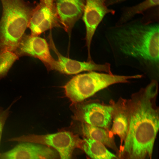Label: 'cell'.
<instances>
[{
    "instance_id": "6da1fadb",
    "label": "cell",
    "mask_w": 159,
    "mask_h": 159,
    "mask_svg": "<svg viewBox=\"0 0 159 159\" xmlns=\"http://www.w3.org/2000/svg\"><path fill=\"white\" fill-rule=\"evenodd\" d=\"M105 39L116 66L130 67L158 76L159 24L140 18L107 27Z\"/></svg>"
},
{
    "instance_id": "ac0fdd59",
    "label": "cell",
    "mask_w": 159,
    "mask_h": 159,
    "mask_svg": "<svg viewBox=\"0 0 159 159\" xmlns=\"http://www.w3.org/2000/svg\"><path fill=\"white\" fill-rule=\"evenodd\" d=\"M127 0H107L105 2L106 5L107 6L120 4Z\"/></svg>"
},
{
    "instance_id": "52a82bcc",
    "label": "cell",
    "mask_w": 159,
    "mask_h": 159,
    "mask_svg": "<svg viewBox=\"0 0 159 159\" xmlns=\"http://www.w3.org/2000/svg\"><path fill=\"white\" fill-rule=\"evenodd\" d=\"M114 110L115 105L92 103L80 107L76 117L83 123L109 130Z\"/></svg>"
},
{
    "instance_id": "8fae6325",
    "label": "cell",
    "mask_w": 159,
    "mask_h": 159,
    "mask_svg": "<svg viewBox=\"0 0 159 159\" xmlns=\"http://www.w3.org/2000/svg\"><path fill=\"white\" fill-rule=\"evenodd\" d=\"M85 0H53V5L62 28L69 34L83 15Z\"/></svg>"
},
{
    "instance_id": "2e32d148",
    "label": "cell",
    "mask_w": 159,
    "mask_h": 159,
    "mask_svg": "<svg viewBox=\"0 0 159 159\" xmlns=\"http://www.w3.org/2000/svg\"><path fill=\"white\" fill-rule=\"evenodd\" d=\"M19 56L15 52L7 49L0 51V80L5 77Z\"/></svg>"
},
{
    "instance_id": "ba28073f",
    "label": "cell",
    "mask_w": 159,
    "mask_h": 159,
    "mask_svg": "<svg viewBox=\"0 0 159 159\" xmlns=\"http://www.w3.org/2000/svg\"><path fill=\"white\" fill-rule=\"evenodd\" d=\"M28 27L34 36L54 28H62L54 6L50 7L44 0L35 5Z\"/></svg>"
},
{
    "instance_id": "5b68a950",
    "label": "cell",
    "mask_w": 159,
    "mask_h": 159,
    "mask_svg": "<svg viewBox=\"0 0 159 159\" xmlns=\"http://www.w3.org/2000/svg\"><path fill=\"white\" fill-rule=\"evenodd\" d=\"M49 47L54 51L57 57L49 70H55L67 74H77L87 71L102 72L112 74L110 63L106 62L98 64L93 60L87 62H80L71 59L62 55L56 47L52 37L51 32L49 36Z\"/></svg>"
},
{
    "instance_id": "5bb4252c",
    "label": "cell",
    "mask_w": 159,
    "mask_h": 159,
    "mask_svg": "<svg viewBox=\"0 0 159 159\" xmlns=\"http://www.w3.org/2000/svg\"><path fill=\"white\" fill-rule=\"evenodd\" d=\"M80 149L90 159H122L119 155L113 153L100 143L84 138Z\"/></svg>"
},
{
    "instance_id": "ffe728a7",
    "label": "cell",
    "mask_w": 159,
    "mask_h": 159,
    "mask_svg": "<svg viewBox=\"0 0 159 159\" xmlns=\"http://www.w3.org/2000/svg\"><path fill=\"white\" fill-rule=\"evenodd\" d=\"M46 3L50 7H53V0H44Z\"/></svg>"
},
{
    "instance_id": "3957f363",
    "label": "cell",
    "mask_w": 159,
    "mask_h": 159,
    "mask_svg": "<svg viewBox=\"0 0 159 159\" xmlns=\"http://www.w3.org/2000/svg\"><path fill=\"white\" fill-rule=\"evenodd\" d=\"M142 77L139 74L122 75L91 71L74 76L65 85L64 89L66 96L70 100L77 103L112 84Z\"/></svg>"
},
{
    "instance_id": "7c38bea8",
    "label": "cell",
    "mask_w": 159,
    "mask_h": 159,
    "mask_svg": "<svg viewBox=\"0 0 159 159\" xmlns=\"http://www.w3.org/2000/svg\"><path fill=\"white\" fill-rule=\"evenodd\" d=\"M81 129L85 138L100 143L120 155V149L117 146L113 135L110 130L83 122Z\"/></svg>"
},
{
    "instance_id": "7a4b0ae2",
    "label": "cell",
    "mask_w": 159,
    "mask_h": 159,
    "mask_svg": "<svg viewBox=\"0 0 159 159\" xmlns=\"http://www.w3.org/2000/svg\"><path fill=\"white\" fill-rule=\"evenodd\" d=\"M0 51L15 52L28 27L35 5L24 0H0Z\"/></svg>"
},
{
    "instance_id": "277c9868",
    "label": "cell",
    "mask_w": 159,
    "mask_h": 159,
    "mask_svg": "<svg viewBox=\"0 0 159 159\" xmlns=\"http://www.w3.org/2000/svg\"><path fill=\"white\" fill-rule=\"evenodd\" d=\"M10 141L28 142L50 146L58 153L60 159H73L74 150L80 149L83 139L69 131L44 135L30 134L9 139Z\"/></svg>"
},
{
    "instance_id": "8992f818",
    "label": "cell",
    "mask_w": 159,
    "mask_h": 159,
    "mask_svg": "<svg viewBox=\"0 0 159 159\" xmlns=\"http://www.w3.org/2000/svg\"><path fill=\"white\" fill-rule=\"evenodd\" d=\"M107 0H85L83 20L86 29V41L88 53V61L92 60L90 47L93 36L99 24L107 14L114 15L115 10L108 8Z\"/></svg>"
},
{
    "instance_id": "4fadbf2b",
    "label": "cell",
    "mask_w": 159,
    "mask_h": 159,
    "mask_svg": "<svg viewBox=\"0 0 159 159\" xmlns=\"http://www.w3.org/2000/svg\"><path fill=\"white\" fill-rule=\"evenodd\" d=\"M112 119L113 124L110 130L113 135H116L120 138L121 147L124 142L128 132L129 126V110L125 106L122 107L115 105Z\"/></svg>"
},
{
    "instance_id": "9a60e30c",
    "label": "cell",
    "mask_w": 159,
    "mask_h": 159,
    "mask_svg": "<svg viewBox=\"0 0 159 159\" xmlns=\"http://www.w3.org/2000/svg\"><path fill=\"white\" fill-rule=\"evenodd\" d=\"M159 5V0H145L135 5L121 9L120 16L115 25H120L132 19L135 15L142 14L150 8Z\"/></svg>"
},
{
    "instance_id": "d6986e66",
    "label": "cell",
    "mask_w": 159,
    "mask_h": 159,
    "mask_svg": "<svg viewBox=\"0 0 159 159\" xmlns=\"http://www.w3.org/2000/svg\"><path fill=\"white\" fill-rule=\"evenodd\" d=\"M5 122L4 120L0 117V144L2 136V134L4 125Z\"/></svg>"
},
{
    "instance_id": "30bf717a",
    "label": "cell",
    "mask_w": 159,
    "mask_h": 159,
    "mask_svg": "<svg viewBox=\"0 0 159 159\" xmlns=\"http://www.w3.org/2000/svg\"><path fill=\"white\" fill-rule=\"evenodd\" d=\"M46 40L38 36L24 35L15 52L19 57L27 55L40 60L49 70L55 59L52 56Z\"/></svg>"
},
{
    "instance_id": "9c48e42d",
    "label": "cell",
    "mask_w": 159,
    "mask_h": 159,
    "mask_svg": "<svg viewBox=\"0 0 159 159\" xmlns=\"http://www.w3.org/2000/svg\"><path fill=\"white\" fill-rule=\"evenodd\" d=\"M12 149L0 153V159H60L58 153L50 146L22 142Z\"/></svg>"
},
{
    "instance_id": "e0dca14e",
    "label": "cell",
    "mask_w": 159,
    "mask_h": 159,
    "mask_svg": "<svg viewBox=\"0 0 159 159\" xmlns=\"http://www.w3.org/2000/svg\"><path fill=\"white\" fill-rule=\"evenodd\" d=\"M140 18L143 23L148 24L159 23V5L152 7L148 9L142 14Z\"/></svg>"
}]
</instances>
